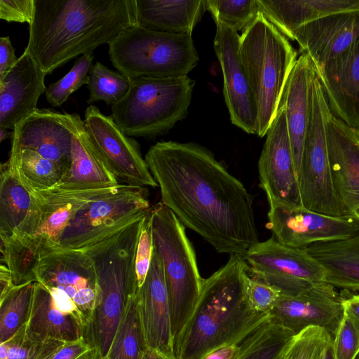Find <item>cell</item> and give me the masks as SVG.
Here are the masks:
<instances>
[{"mask_svg":"<svg viewBox=\"0 0 359 359\" xmlns=\"http://www.w3.org/2000/svg\"><path fill=\"white\" fill-rule=\"evenodd\" d=\"M144 159L161 202L217 252L243 256L259 242L252 196L207 148L159 142Z\"/></svg>","mask_w":359,"mask_h":359,"instance_id":"1","label":"cell"},{"mask_svg":"<svg viewBox=\"0 0 359 359\" xmlns=\"http://www.w3.org/2000/svg\"><path fill=\"white\" fill-rule=\"evenodd\" d=\"M138 25L136 0H34L25 50L50 74Z\"/></svg>","mask_w":359,"mask_h":359,"instance_id":"2","label":"cell"},{"mask_svg":"<svg viewBox=\"0 0 359 359\" xmlns=\"http://www.w3.org/2000/svg\"><path fill=\"white\" fill-rule=\"evenodd\" d=\"M248 272L243 257L232 255L203 280L192 316L174 344L178 359H203L218 348L243 340L269 318L247 300L244 281Z\"/></svg>","mask_w":359,"mask_h":359,"instance_id":"3","label":"cell"},{"mask_svg":"<svg viewBox=\"0 0 359 359\" xmlns=\"http://www.w3.org/2000/svg\"><path fill=\"white\" fill-rule=\"evenodd\" d=\"M146 214L81 250L93 262L98 286L96 306L84 338L97 350L100 359L107 355L128 304L138 289L135 257Z\"/></svg>","mask_w":359,"mask_h":359,"instance_id":"4","label":"cell"},{"mask_svg":"<svg viewBox=\"0 0 359 359\" xmlns=\"http://www.w3.org/2000/svg\"><path fill=\"white\" fill-rule=\"evenodd\" d=\"M239 54L257 104L256 135L263 137L277 114L297 53L288 39L259 13L240 35Z\"/></svg>","mask_w":359,"mask_h":359,"instance_id":"5","label":"cell"},{"mask_svg":"<svg viewBox=\"0 0 359 359\" xmlns=\"http://www.w3.org/2000/svg\"><path fill=\"white\" fill-rule=\"evenodd\" d=\"M154 246L166 285L173 345L198 303L203 282L185 226L160 202L151 208Z\"/></svg>","mask_w":359,"mask_h":359,"instance_id":"6","label":"cell"},{"mask_svg":"<svg viewBox=\"0 0 359 359\" xmlns=\"http://www.w3.org/2000/svg\"><path fill=\"white\" fill-rule=\"evenodd\" d=\"M194 83L188 76L130 79L126 95L111 105V116L128 137L164 135L187 114Z\"/></svg>","mask_w":359,"mask_h":359,"instance_id":"7","label":"cell"},{"mask_svg":"<svg viewBox=\"0 0 359 359\" xmlns=\"http://www.w3.org/2000/svg\"><path fill=\"white\" fill-rule=\"evenodd\" d=\"M108 46L112 65L129 79L188 76L199 61L191 35L139 25L123 30Z\"/></svg>","mask_w":359,"mask_h":359,"instance_id":"8","label":"cell"},{"mask_svg":"<svg viewBox=\"0 0 359 359\" xmlns=\"http://www.w3.org/2000/svg\"><path fill=\"white\" fill-rule=\"evenodd\" d=\"M317 78L311 91V109L297 182L302 204L310 211L333 217H349L334 189L330 163L326 122L330 113Z\"/></svg>","mask_w":359,"mask_h":359,"instance_id":"9","label":"cell"},{"mask_svg":"<svg viewBox=\"0 0 359 359\" xmlns=\"http://www.w3.org/2000/svg\"><path fill=\"white\" fill-rule=\"evenodd\" d=\"M147 194L146 187L119 184L90 201L69 222L52 251L83 250L126 227L151 208Z\"/></svg>","mask_w":359,"mask_h":359,"instance_id":"10","label":"cell"},{"mask_svg":"<svg viewBox=\"0 0 359 359\" xmlns=\"http://www.w3.org/2000/svg\"><path fill=\"white\" fill-rule=\"evenodd\" d=\"M35 275L36 282L48 289L58 308L74 316L86 331L98 297L97 275L90 257L81 250L52 251L41 257Z\"/></svg>","mask_w":359,"mask_h":359,"instance_id":"11","label":"cell"},{"mask_svg":"<svg viewBox=\"0 0 359 359\" xmlns=\"http://www.w3.org/2000/svg\"><path fill=\"white\" fill-rule=\"evenodd\" d=\"M243 257L252 277L273 286L283 295H297L325 281L324 269L306 248L287 246L274 237L257 243Z\"/></svg>","mask_w":359,"mask_h":359,"instance_id":"12","label":"cell"},{"mask_svg":"<svg viewBox=\"0 0 359 359\" xmlns=\"http://www.w3.org/2000/svg\"><path fill=\"white\" fill-rule=\"evenodd\" d=\"M83 123L90 141L117 180L134 187H158L138 142L125 135L111 116L90 105Z\"/></svg>","mask_w":359,"mask_h":359,"instance_id":"13","label":"cell"},{"mask_svg":"<svg viewBox=\"0 0 359 359\" xmlns=\"http://www.w3.org/2000/svg\"><path fill=\"white\" fill-rule=\"evenodd\" d=\"M344 315L341 293L323 281L297 295L281 294L269 313V320L294 335L308 327H319L334 339Z\"/></svg>","mask_w":359,"mask_h":359,"instance_id":"14","label":"cell"},{"mask_svg":"<svg viewBox=\"0 0 359 359\" xmlns=\"http://www.w3.org/2000/svg\"><path fill=\"white\" fill-rule=\"evenodd\" d=\"M268 219L273 237L281 244L305 248L314 243L344 240L359 234V222L333 217L302 208L269 202Z\"/></svg>","mask_w":359,"mask_h":359,"instance_id":"15","label":"cell"},{"mask_svg":"<svg viewBox=\"0 0 359 359\" xmlns=\"http://www.w3.org/2000/svg\"><path fill=\"white\" fill-rule=\"evenodd\" d=\"M266 135L258 161V171L259 184L266 194L268 202L292 208L303 207L283 105L279 104Z\"/></svg>","mask_w":359,"mask_h":359,"instance_id":"16","label":"cell"},{"mask_svg":"<svg viewBox=\"0 0 359 359\" xmlns=\"http://www.w3.org/2000/svg\"><path fill=\"white\" fill-rule=\"evenodd\" d=\"M216 24L214 48L222 71L224 97L231 123L249 134H257L258 109L239 54L240 35Z\"/></svg>","mask_w":359,"mask_h":359,"instance_id":"17","label":"cell"},{"mask_svg":"<svg viewBox=\"0 0 359 359\" xmlns=\"http://www.w3.org/2000/svg\"><path fill=\"white\" fill-rule=\"evenodd\" d=\"M74 133L69 114L37 109L13 130L11 149H28L62 166L71 163Z\"/></svg>","mask_w":359,"mask_h":359,"instance_id":"18","label":"cell"},{"mask_svg":"<svg viewBox=\"0 0 359 359\" xmlns=\"http://www.w3.org/2000/svg\"><path fill=\"white\" fill-rule=\"evenodd\" d=\"M115 188L35 192L33 195L40 211L37 229L32 236L19 239L41 258L57 247L62 233L79 210Z\"/></svg>","mask_w":359,"mask_h":359,"instance_id":"19","label":"cell"},{"mask_svg":"<svg viewBox=\"0 0 359 359\" xmlns=\"http://www.w3.org/2000/svg\"><path fill=\"white\" fill-rule=\"evenodd\" d=\"M326 137L335 191L348 216L359 222V130L330 112Z\"/></svg>","mask_w":359,"mask_h":359,"instance_id":"20","label":"cell"},{"mask_svg":"<svg viewBox=\"0 0 359 359\" xmlns=\"http://www.w3.org/2000/svg\"><path fill=\"white\" fill-rule=\"evenodd\" d=\"M297 42L313 67L318 68L351 48L359 40V11L330 15L296 29Z\"/></svg>","mask_w":359,"mask_h":359,"instance_id":"21","label":"cell"},{"mask_svg":"<svg viewBox=\"0 0 359 359\" xmlns=\"http://www.w3.org/2000/svg\"><path fill=\"white\" fill-rule=\"evenodd\" d=\"M135 298L147 349L175 354L168 292L155 249L148 274Z\"/></svg>","mask_w":359,"mask_h":359,"instance_id":"22","label":"cell"},{"mask_svg":"<svg viewBox=\"0 0 359 359\" xmlns=\"http://www.w3.org/2000/svg\"><path fill=\"white\" fill-rule=\"evenodd\" d=\"M46 74L27 51L0 80V128L12 129L37 109L45 93Z\"/></svg>","mask_w":359,"mask_h":359,"instance_id":"23","label":"cell"},{"mask_svg":"<svg viewBox=\"0 0 359 359\" xmlns=\"http://www.w3.org/2000/svg\"><path fill=\"white\" fill-rule=\"evenodd\" d=\"M314 69L331 113L359 130V40L344 53Z\"/></svg>","mask_w":359,"mask_h":359,"instance_id":"24","label":"cell"},{"mask_svg":"<svg viewBox=\"0 0 359 359\" xmlns=\"http://www.w3.org/2000/svg\"><path fill=\"white\" fill-rule=\"evenodd\" d=\"M74 138L70 165L57 185L49 191H78L115 188L117 178L92 144L83 121L69 114Z\"/></svg>","mask_w":359,"mask_h":359,"instance_id":"25","label":"cell"},{"mask_svg":"<svg viewBox=\"0 0 359 359\" xmlns=\"http://www.w3.org/2000/svg\"><path fill=\"white\" fill-rule=\"evenodd\" d=\"M316 76L311 60L302 53L290 72L279 104L285 111L297 176L310 116L311 86Z\"/></svg>","mask_w":359,"mask_h":359,"instance_id":"26","label":"cell"},{"mask_svg":"<svg viewBox=\"0 0 359 359\" xmlns=\"http://www.w3.org/2000/svg\"><path fill=\"white\" fill-rule=\"evenodd\" d=\"M0 237L22 238L36 231L37 199L21 183L7 162L1 165Z\"/></svg>","mask_w":359,"mask_h":359,"instance_id":"27","label":"cell"},{"mask_svg":"<svg viewBox=\"0 0 359 359\" xmlns=\"http://www.w3.org/2000/svg\"><path fill=\"white\" fill-rule=\"evenodd\" d=\"M260 13L287 39L298 28L323 17L359 11V0H257Z\"/></svg>","mask_w":359,"mask_h":359,"instance_id":"28","label":"cell"},{"mask_svg":"<svg viewBox=\"0 0 359 359\" xmlns=\"http://www.w3.org/2000/svg\"><path fill=\"white\" fill-rule=\"evenodd\" d=\"M25 331L31 340L42 344L50 339L74 341L84 337L86 330L75 316L57 307L47 288L35 282Z\"/></svg>","mask_w":359,"mask_h":359,"instance_id":"29","label":"cell"},{"mask_svg":"<svg viewBox=\"0 0 359 359\" xmlns=\"http://www.w3.org/2000/svg\"><path fill=\"white\" fill-rule=\"evenodd\" d=\"M136 9L143 27L190 35L205 11L203 0H136Z\"/></svg>","mask_w":359,"mask_h":359,"instance_id":"30","label":"cell"},{"mask_svg":"<svg viewBox=\"0 0 359 359\" xmlns=\"http://www.w3.org/2000/svg\"><path fill=\"white\" fill-rule=\"evenodd\" d=\"M306 249L324 269L325 282L334 287L359 291V234L314 243Z\"/></svg>","mask_w":359,"mask_h":359,"instance_id":"31","label":"cell"},{"mask_svg":"<svg viewBox=\"0 0 359 359\" xmlns=\"http://www.w3.org/2000/svg\"><path fill=\"white\" fill-rule=\"evenodd\" d=\"M7 163L32 195L51 190L66 172L60 165L28 149H11Z\"/></svg>","mask_w":359,"mask_h":359,"instance_id":"32","label":"cell"},{"mask_svg":"<svg viewBox=\"0 0 359 359\" xmlns=\"http://www.w3.org/2000/svg\"><path fill=\"white\" fill-rule=\"evenodd\" d=\"M135 294L130 298L128 304L109 351L104 359H142L147 350Z\"/></svg>","mask_w":359,"mask_h":359,"instance_id":"33","label":"cell"},{"mask_svg":"<svg viewBox=\"0 0 359 359\" xmlns=\"http://www.w3.org/2000/svg\"><path fill=\"white\" fill-rule=\"evenodd\" d=\"M294 336L290 330L271 323L269 317L250 334L238 359H280Z\"/></svg>","mask_w":359,"mask_h":359,"instance_id":"34","label":"cell"},{"mask_svg":"<svg viewBox=\"0 0 359 359\" xmlns=\"http://www.w3.org/2000/svg\"><path fill=\"white\" fill-rule=\"evenodd\" d=\"M34 283L14 287L0 299V343L11 338L27 323Z\"/></svg>","mask_w":359,"mask_h":359,"instance_id":"35","label":"cell"},{"mask_svg":"<svg viewBox=\"0 0 359 359\" xmlns=\"http://www.w3.org/2000/svg\"><path fill=\"white\" fill-rule=\"evenodd\" d=\"M87 86L89 90L88 104L104 101L107 104L113 105L128 93L130 79L96 62L90 69Z\"/></svg>","mask_w":359,"mask_h":359,"instance_id":"36","label":"cell"},{"mask_svg":"<svg viewBox=\"0 0 359 359\" xmlns=\"http://www.w3.org/2000/svg\"><path fill=\"white\" fill-rule=\"evenodd\" d=\"M203 4L215 23L237 33L245 31L260 13L257 0H203Z\"/></svg>","mask_w":359,"mask_h":359,"instance_id":"37","label":"cell"},{"mask_svg":"<svg viewBox=\"0 0 359 359\" xmlns=\"http://www.w3.org/2000/svg\"><path fill=\"white\" fill-rule=\"evenodd\" d=\"M93 58V54L81 55L62 78L50 83L45 91L48 102L53 107H60L67 100L71 94L83 85H87Z\"/></svg>","mask_w":359,"mask_h":359,"instance_id":"38","label":"cell"},{"mask_svg":"<svg viewBox=\"0 0 359 359\" xmlns=\"http://www.w3.org/2000/svg\"><path fill=\"white\" fill-rule=\"evenodd\" d=\"M333 339L319 327H310L291 340L280 359H321L323 352Z\"/></svg>","mask_w":359,"mask_h":359,"instance_id":"39","label":"cell"},{"mask_svg":"<svg viewBox=\"0 0 359 359\" xmlns=\"http://www.w3.org/2000/svg\"><path fill=\"white\" fill-rule=\"evenodd\" d=\"M245 292L250 306L256 311L269 314L278 302L281 293L273 286L252 277L249 272L245 275Z\"/></svg>","mask_w":359,"mask_h":359,"instance_id":"40","label":"cell"},{"mask_svg":"<svg viewBox=\"0 0 359 359\" xmlns=\"http://www.w3.org/2000/svg\"><path fill=\"white\" fill-rule=\"evenodd\" d=\"M151 208L144 216L136 250L135 270L137 287L144 284L148 274L154 253Z\"/></svg>","mask_w":359,"mask_h":359,"instance_id":"41","label":"cell"},{"mask_svg":"<svg viewBox=\"0 0 359 359\" xmlns=\"http://www.w3.org/2000/svg\"><path fill=\"white\" fill-rule=\"evenodd\" d=\"M44 343L31 340L26 334L25 325L11 338L0 343V359H34Z\"/></svg>","mask_w":359,"mask_h":359,"instance_id":"42","label":"cell"},{"mask_svg":"<svg viewBox=\"0 0 359 359\" xmlns=\"http://www.w3.org/2000/svg\"><path fill=\"white\" fill-rule=\"evenodd\" d=\"M332 348L334 359H356L359 355V334L346 315L333 339Z\"/></svg>","mask_w":359,"mask_h":359,"instance_id":"43","label":"cell"},{"mask_svg":"<svg viewBox=\"0 0 359 359\" xmlns=\"http://www.w3.org/2000/svg\"><path fill=\"white\" fill-rule=\"evenodd\" d=\"M34 0H0V18L7 22L31 24Z\"/></svg>","mask_w":359,"mask_h":359,"instance_id":"44","label":"cell"},{"mask_svg":"<svg viewBox=\"0 0 359 359\" xmlns=\"http://www.w3.org/2000/svg\"><path fill=\"white\" fill-rule=\"evenodd\" d=\"M93 348L82 337L74 341L65 342L51 359H76Z\"/></svg>","mask_w":359,"mask_h":359,"instance_id":"45","label":"cell"},{"mask_svg":"<svg viewBox=\"0 0 359 359\" xmlns=\"http://www.w3.org/2000/svg\"><path fill=\"white\" fill-rule=\"evenodd\" d=\"M18 58L8 36L0 38V80L13 67Z\"/></svg>","mask_w":359,"mask_h":359,"instance_id":"46","label":"cell"},{"mask_svg":"<svg viewBox=\"0 0 359 359\" xmlns=\"http://www.w3.org/2000/svg\"><path fill=\"white\" fill-rule=\"evenodd\" d=\"M249 336L239 342L217 348L208 354L203 359H238L246 345Z\"/></svg>","mask_w":359,"mask_h":359,"instance_id":"47","label":"cell"},{"mask_svg":"<svg viewBox=\"0 0 359 359\" xmlns=\"http://www.w3.org/2000/svg\"><path fill=\"white\" fill-rule=\"evenodd\" d=\"M341 294L345 315L351 320L359 334V294L343 290Z\"/></svg>","mask_w":359,"mask_h":359,"instance_id":"48","label":"cell"},{"mask_svg":"<svg viewBox=\"0 0 359 359\" xmlns=\"http://www.w3.org/2000/svg\"><path fill=\"white\" fill-rule=\"evenodd\" d=\"M14 287L11 273L5 264L0 265V299L4 298Z\"/></svg>","mask_w":359,"mask_h":359,"instance_id":"49","label":"cell"},{"mask_svg":"<svg viewBox=\"0 0 359 359\" xmlns=\"http://www.w3.org/2000/svg\"><path fill=\"white\" fill-rule=\"evenodd\" d=\"M65 342L66 341L56 339H50L46 341L39 355L34 359H51Z\"/></svg>","mask_w":359,"mask_h":359,"instance_id":"50","label":"cell"},{"mask_svg":"<svg viewBox=\"0 0 359 359\" xmlns=\"http://www.w3.org/2000/svg\"><path fill=\"white\" fill-rule=\"evenodd\" d=\"M142 359H178L173 353L147 350Z\"/></svg>","mask_w":359,"mask_h":359,"instance_id":"51","label":"cell"},{"mask_svg":"<svg viewBox=\"0 0 359 359\" xmlns=\"http://www.w3.org/2000/svg\"><path fill=\"white\" fill-rule=\"evenodd\" d=\"M332 342L333 340L329 342L327 345L325 346L323 352L321 359H334L333 354Z\"/></svg>","mask_w":359,"mask_h":359,"instance_id":"52","label":"cell"},{"mask_svg":"<svg viewBox=\"0 0 359 359\" xmlns=\"http://www.w3.org/2000/svg\"><path fill=\"white\" fill-rule=\"evenodd\" d=\"M13 136V133L9 132L8 129L0 128V142Z\"/></svg>","mask_w":359,"mask_h":359,"instance_id":"53","label":"cell"},{"mask_svg":"<svg viewBox=\"0 0 359 359\" xmlns=\"http://www.w3.org/2000/svg\"><path fill=\"white\" fill-rule=\"evenodd\" d=\"M356 359H359V355H358V357L356 358Z\"/></svg>","mask_w":359,"mask_h":359,"instance_id":"54","label":"cell"}]
</instances>
